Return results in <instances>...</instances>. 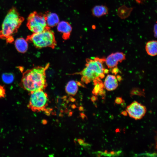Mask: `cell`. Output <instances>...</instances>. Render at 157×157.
Instances as JSON below:
<instances>
[{
  "label": "cell",
  "mask_w": 157,
  "mask_h": 157,
  "mask_svg": "<svg viewBox=\"0 0 157 157\" xmlns=\"http://www.w3.org/2000/svg\"><path fill=\"white\" fill-rule=\"evenodd\" d=\"M49 66L48 63L44 67H36L25 71L22 74L20 86L30 93L44 89L47 86L46 72Z\"/></svg>",
  "instance_id": "6da1fadb"
},
{
  "label": "cell",
  "mask_w": 157,
  "mask_h": 157,
  "mask_svg": "<svg viewBox=\"0 0 157 157\" xmlns=\"http://www.w3.org/2000/svg\"><path fill=\"white\" fill-rule=\"evenodd\" d=\"M24 18L20 16L15 8L11 9L6 15L0 31V38L8 43L14 41L13 36L17 31Z\"/></svg>",
  "instance_id": "7a4b0ae2"
},
{
  "label": "cell",
  "mask_w": 157,
  "mask_h": 157,
  "mask_svg": "<svg viewBox=\"0 0 157 157\" xmlns=\"http://www.w3.org/2000/svg\"><path fill=\"white\" fill-rule=\"evenodd\" d=\"M104 58H94L86 60L85 66L81 71L73 74L80 75L82 83L88 84L105 76L103 63L105 61Z\"/></svg>",
  "instance_id": "3957f363"
},
{
  "label": "cell",
  "mask_w": 157,
  "mask_h": 157,
  "mask_svg": "<svg viewBox=\"0 0 157 157\" xmlns=\"http://www.w3.org/2000/svg\"><path fill=\"white\" fill-rule=\"evenodd\" d=\"M26 40L38 48L48 47L53 49L57 44L54 33L51 29L41 32L33 33L27 36Z\"/></svg>",
  "instance_id": "277c9868"
},
{
  "label": "cell",
  "mask_w": 157,
  "mask_h": 157,
  "mask_svg": "<svg viewBox=\"0 0 157 157\" xmlns=\"http://www.w3.org/2000/svg\"><path fill=\"white\" fill-rule=\"evenodd\" d=\"M27 26L33 33H39L51 28L47 25L45 14L34 11L28 16Z\"/></svg>",
  "instance_id": "5b68a950"
},
{
  "label": "cell",
  "mask_w": 157,
  "mask_h": 157,
  "mask_svg": "<svg viewBox=\"0 0 157 157\" xmlns=\"http://www.w3.org/2000/svg\"><path fill=\"white\" fill-rule=\"evenodd\" d=\"M28 108L34 112L44 110L48 105V97L43 90H40L31 93Z\"/></svg>",
  "instance_id": "8992f818"
},
{
  "label": "cell",
  "mask_w": 157,
  "mask_h": 157,
  "mask_svg": "<svg viewBox=\"0 0 157 157\" xmlns=\"http://www.w3.org/2000/svg\"><path fill=\"white\" fill-rule=\"evenodd\" d=\"M126 110L130 117L138 120L144 116L147 110L144 106L137 101H134L127 107Z\"/></svg>",
  "instance_id": "52a82bcc"
},
{
  "label": "cell",
  "mask_w": 157,
  "mask_h": 157,
  "mask_svg": "<svg viewBox=\"0 0 157 157\" xmlns=\"http://www.w3.org/2000/svg\"><path fill=\"white\" fill-rule=\"evenodd\" d=\"M125 59V55L122 52L113 53L105 59L106 64L108 68L117 66L119 62H121Z\"/></svg>",
  "instance_id": "ba28073f"
},
{
  "label": "cell",
  "mask_w": 157,
  "mask_h": 157,
  "mask_svg": "<svg viewBox=\"0 0 157 157\" xmlns=\"http://www.w3.org/2000/svg\"><path fill=\"white\" fill-rule=\"evenodd\" d=\"M57 30L62 34V38L65 40L69 39L72 30L70 24L67 22L62 21L57 24Z\"/></svg>",
  "instance_id": "9c48e42d"
},
{
  "label": "cell",
  "mask_w": 157,
  "mask_h": 157,
  "mask_svg": "<svg viewBox=\"0 0 157 157\" xmlns=\"http://www.w3.org/2000/svg\"><path fill=\"white\" fill-rule=\"evenodd\" d=\"M104 86L108 91H112L115 89L118 86V80L113 75L108 74L106 76L104 83Z\"/></svg>",
  "instance_id": "30bf717a"
},
{
  "label": "cell",
  "mask_w": 157,
  "mask_h": 157,
  "mask_svg": "<svg viewBox=\"0 0 157 157\" xmlns=\"http://www.w3.org/2000/svg\"><path fill=\"white\" fill-rule=\"evenodd\" d=\"M47 24L51 28L57 25L59 22V18L55 13L47 12L45 14Z\"/></svg>",
  "instance_id": "8fae6325"
},
{
  "label": "cell",
  "mask_w": 157,
  "mask_h": 157,
  "mask_svg": "<svg viewBox=\"0 0 157 157\" xmlns=\"http://www.w3.org/2000/svg\"><path fill=\"white\" fill-rule=\"evenodd\" d=\"M15 47L19 52L25 53L28 49V44L26 40L22 38L17 39L15 42Z\"/></svg>",
  "instance_id": "7c38bea8"
},
{
  "label": "cell",
  "mask_w": 157,
  "mask_h": 157,
  "mask_svg": "<svg viewBox=\"0 0 157 157\" xmlns=\"http://www.w3.org/2000/svg\"><path fill=\"white\" fill-rule=\"evenodd\" d=\"M78 83L74 80L70 81L67 83L65 88L66 93L68 94L74 95L78 92Z\"/></svg>",
  "instance_id": "4fadbf2b"
},
{
  "label": "cell",
  "mask_w": 157,
  "mask_h": 157,
  "mask_svg": "<svg viewBox=\"0 0 157 157\" xmlns=\"http://www.w3.org/2000/svg\"><path fill=\"white\" fill-rule=\"evenodd\" d=\"M145 49L147 54L151 56L157 55V42L156 40H152L148 42L146 44Z\"/></svg>",
  "instance_id": "5bb4252c"
},
{
  "label": "cell",
  "mask_w": 157,
  "mask_h": 157,
  "mask_svg": "<svg viewBox=\"0 0 157 157\" xmlns=\"http://www.w3.org/2000/svg\"><path fill=\"white\" fill-rule=\"evenodd\" d=\"M92 12L94 16L99 17L106 15L108 13V9L105 6H97L94 7Z\"/></svg>",
  "instance_id": "9a60e30c"
},
{
  "label": "cell",
  "mask_w": 157,
  "mask_h": 157,
  "mask_svg": "<svg viewBox=\"0 0 157 157\" xmlns=\"http://www.w3.org/2000/svg\"><path fill=\"white\" fill-rule=\"evenodd\" d=\"M2 79L4 82L9 84L12 83L14 79V76L11 73H5L2 76Z\"/></svg>",
  "instance_id": "2e32d148"
},
{
  "label": "cell",
  "mask_w": 157,
  "mask_h": 157,
  "mask_svg": "<svg viewBox=\"0 0 157 157\" xmlns=\"http://www.w3.org/2000/svg\"><path fill=\"white\" fill-rule=\"evenodd\" d=\"M131 95H138L141 96H143L144 95V92L138 88H134L131 92Z\"/></svg>",
  "instance_id": "e0dca14e"
},
{
  "label": "cell",
  "mask_w": 157,
  "mask_h": 157,
  "mask_svg": "<svg viewBox=\"0 0 157 157\" xmlns=\"http://www.w3.org/2000/svg\"><path fill=\"white\" fill-rule=\"evenodd\" d=\"M6 94V90L4 87L0 85V98H4Z\"/></svg>",
  "instance_id": "ac0fdd59"
},
{
  "label": "cell",
  "mask_w": 157,
  "mask_h": 157,
  "mask_svg": "<svg viewBox=\"0 0 157 157\" xmlns=\"http://www.w3.org/2000/svg\"><path fill=\"white\" fill-rule=\"evenodd\" d=\"M123 102V100L120 97H117L115 99V102L117 104H122Z\"/></svg>",
  "instance_id": "d6986e66"
},
{
  "label": "cell",
  "mask_w": 157,
  "mask_h": 157,
  "mask_svg": "<svg viewBox=\"0 0 157 157\" xmlns=\"http://www.w3.org/2000/svg\"><path fill=\"white\" fill-rule=\"evenodd\" d=\"M112 69V73L114 74L115 75L117 74L119 71V69L117 66L113 68Z\"/></svg>",
  "instance_id": "ffe728a7"
},
{
  "label": "cell",
  "mask_w": 157,
  "mask_h": 157,
  "mask_svg": "<svg viewBox=\"0 0 157 157\" xmlns=\"http://www.w3.org/2000/svg\"><path fill=\"white\" fill-rule=\"evenodd\" d=\"M154 36L156 37L157 36V24H156L154 27Z\"/></svg>",
  "instance_id": "44dd1931"
},
{
  "label": "cell",
  "mask_w": 157,
  "mask_h": 157,
  "mask_svg": "<svg viewBox=\"0 0 157 157\" xmlns=\"http://www.w3.org/2000/svg\"><path fill=\"white\" fill-rule=\"evenodd\" d=\"M116 78L117 80L119 81H120L122 79V77L119 75L117 76Z\"/></svg>",
  "instance_id": "7402d4cb"
},
{
  "label": "cell",
  "mask_w": 157,
  "mask_h": 157,
  "mask_svg": "<svg viewBox=\"0 0 157 157\" xmlns=\"http://www.w3.org/2000/svg\"><path fill=\"white\" fill-rule=\"evenodd\" d=\"M127 112L126 111H123L122 113V114L124 116L126 115H127Z\"/></svg>",
  "instance_id": "603a6c76"
},
{
  "label": "cell",
  "mask_w": 157,
  "mask_h": 157,
  "mask_svg": "<svg viewBox=\"0 0 157 157\" xmlns=\"http://www.w3.org/2000/svg\"><path fill=\"white\" fill-rule=\"evenodd\" d=\"M109 70L107 69H104V73L105 74H107L108 73Z\"/></svg>",
  "instance_id": "cb8c5ba5"
},
{
  "label": "cell",
  "mask_w": 157,
  "mask_h": 157,
  "mask_svg": "<svg viewBox=\"0 0 157 157\" xmlns=\"http://www.w3.org/2000/svg\"><path fill=\"white\" fill-rule=\"evenodd\" d=\"M135 0L138 1V2H140V0Z\"/></svg>",
  "instance_id": "d4e9b609"
}]
</instances>
